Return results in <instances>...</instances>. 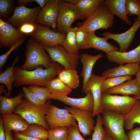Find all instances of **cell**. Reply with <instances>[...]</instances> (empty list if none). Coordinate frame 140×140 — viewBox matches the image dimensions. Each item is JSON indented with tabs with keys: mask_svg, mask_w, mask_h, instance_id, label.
Here are the masks:
<instances>
[{
	"mask_svg": "<svg viewBox=\"0 0 140 140\" xmlns=\"http://www.w3.org/2000/svg\"><path fill=\"white\" fill-rule=\"evenodd\" d=\"M64 69L62 66L54 62L47 68L39 67L31 71L24 70L19 66H16L14 68V85L16 87L28 85L46 87L47 82L55 78Z\"/></svg>",
	"mask_w": 140,
	"mask_h": 140,
	"instance_id": "cell-1",
	"label": "cell"
},
{
	"mask_svg": "<svg viewBox=\"0 0 140 140\" xmlns=\"http://www.w3.org/2000/svg\"><path fill=\"white\" fill-rule=\"evenodd\" d=\"M45 51L43 45L31 37L27 42L25 52V60L21 68L31 71L39 67L45 68L50 67L54 62Z\"/></svg>",
	"mask_w": 140,
	"mask_h": 140,
	"instance_id": "cell-2",
	"label": "cell"
},
{
	"mask_svg": "<svg viewBox=\"0 0 140 140\" xmlns=\"http://www.w3.org/2000/svg\"><path fill=\"white\" fill-rule=\"evenodd\" d=\"M51 105L50 100H48L44 105L38 106L23 99L15 108L13 113L20 115L30 124H36L41 125L47 130H50L45 116Z\"/></svg>",
	"mask_w": 140,
	"mask_h": 140,
	"instance_id": "cell-3",
	"label": "cell"
},
{
	"mask_svg": "<svg viewBox=\"0 0 140 140\" xmlns=\"http://www.w3.org/2000/svg\"><path fill=\"white\" fill-rule=\"evenodd\" d=\"M114 21V15L105 5H102L84 21L78 23L77 25L89 33L99 29L110 28L113 26Z\"/></svg>",
	"mask_w": 140,
	"mask_h": 140,
	"instance_id": "cell-4",
	"label": "cell"
},
{
	"mask_svg": "<svg viewBox=\"0 0 140 140\" xmlns=\"http://www.w3.org/2000/svg\"><path fill=\"white\" fill-rule=\"evenodd\" d=\"M138 100L133 96L128 95L120 96L102 93L100 104L104 110L124 116Z\"/></svg>",
	"mask_w": 140,
	"mask_h": 140,
	"instance_id": "cell-5",
	"label": "cell"
},
{
	"mask_svg": "<svg viewBox=\"0 0 140 140\" xmlns=\"http://www.w3.org/2000/svg\"><path fill=\"white\" fill-rule=\"evenodd\" d=\"M58 12L57 19V31L66 34L72 27L74 22L82 19L81 14L75 4L59 0Z\"/></svg>",
	"mask_w": 140,
	"mask_h": 140,
	"instance_id": "cell-6",
	"label": "cell"
},
{
	"mask_svg": "<svg viewBox=\"0 0 140 140\" xmlns=\"http://www.w3.org/2000/svg\"><path fill=\"white\" fill-rule=\"evenodd\" d=\"M102 122L107 135L113 140H129L124 129V116L104 110Z\"/></svg>",
	"mask_w": 140,
	"mask_h": 140,
	"instance_id": "cell-7",
	"label": "cell"
},
{
	"mask_svg": "<svg viewBox=\"0 0 140 140\" xmlns=\"http://www.w3.org/2000/svg\"><path fill=\"white\" fill-rule=\"evenodd\" d=\"M45 117L50 129L59 126L70 127L76 125V120L72 114L65 109L51 104Z\"/></svg>",
	"mask_w": 140,
	"mask_h": 140,
	"instance_id": "cell-8",
	"label": "cell"
},
{
	"mask_svg": "<svg viewBox=\"0 0 140 140\" xmlns=\"http://www.w3.org/2000/svg\"><path fill=\"white\" fill-rule=\"evenodd\" d=\"M52 61L57 62L64 68L76 69L80 59L79 54L70 53L61 45L49 47L44 46Z\"/></svg>",
	"mask_w": 140,
	"mask_h": 140,
	"instance_id": "cell-9",
	"label": "cell"
},
{
	"mask_svg": "<svg viewBox=\"0 0 140 140\" xmlns=\"http://www.w3.org/2000/svg\"><path fill=\"white\" fill-rule=\"evenodd\" d=\"M41 10L40 6L32 8L18 6L14 8L12 15L5 22L17 29L26 23L38 24L37 18Z\"/></svg>",
	"mask_w": 140,
	"mask_h": 140,
	"instance_id": "cell-10",
	"label": "cell"
},
{
	"mask_svg": "<svg viewBox=\"0 0 140 140\" xmlns=\"http://www.w3.org/2000/svg\"><path fill=\"white\" fill-rule=\"evenodd\" d=\"M43 46L52 47L62 45L66 36L64 34L50 29L49 27L38 24L34 31L28 34Z\"/></svg>",
	"mask_w": 140,
	"mask_h": 140,
	"instance_id": "cell-11",
	"label": "cell"
},
{
	"mask_svg": "<svg viewBox=\"0 0 140 140\" xmlns=\"http://www.w3.org/2000/svg\"><path fill=\"white\" fill-rule=\"evenodd\" d=\"M108 78L96 75L92 72L85 86L82 88V92L86 95L89 91L92 94L94 102V109L92 112L93 117L98 114L102 113L104 111L100 104L101 88L103 82Z\"/></svg>",
	"mask_w": 140,
	"mask_h": 140,
	"instance_id": "cell-12",
	"label": "cell"
},
{
	"mask_svg": "<svg viewBox=\"0 0 140 140\" xmlns=\"http://www.w3.org/2000/svg\"><path fill=\"white\" fill-rule=\"evenodd\" d=\"M58 100L71 107L80 110L93 112L94 109V102L92 92L89 91L83 98H74L68 97L62 93L51 94L48 100Z\"/></svg>",
	"mask_w": 140,
	"mask_h": 140,
	"instance_id": "cell-13",
	"label": "cell"
},
{
	"mask_svg": "<svg viewBox=\"0 0 140 140\" xmlns=\"http://www.w3.org/2000/svg\"><path fill=\"white\" fill-rule=\"evenodd\" d=\"M140 27V22L138 17L134 19L132 26L126 31L118 34L106 31L103 32L102 35L109 39H112L116 42L120 46L119 51L126 52L132 42L135 34Z\"/></svg>",
	"mask_w": 140,
	"mask_h": 140,
	"instance_id": "cell-14",
	"label": "cell"
},
{
	"mask_svg": "<svg viewBox=\"0 0 140 140\" xmlns=\"http://www.w3.org/2000/svg\"><path fill=\"white\" fill-rule=\"evenodd\" d=\"M64 108L72 114L77 121L80 131L83 136H90L92 131L94 130L95 127L92 112L66 106Z\"/></svg>",
	"mask_w": 140,
	"mask_h": 140,
	"instance_id": "cell-15",
	"label": "cell"
},
{
	"mask_svg": "<svg viewBox=\"0 0 140 140\" xmlns=\"http://www.w3.org/2000/svg\"><path fill=\"white\" fill-rule=\"evenodd\" d=\"M59 0H49L39 12L37 20L39 24L57 30Z\"/></svg>",
	"mask_w": 140,
	"mask_h": 140,
	"instance_id": "cell-16",
	"label": "cell"
},
{
	"mask_svg": "<svg viewBox=\"0 0 140 140\" xmlns=\"http://www.w3.org/2000/svg\"><path fill=\"white\" fill-rule=\"evenodd\" d=\"M24 34L0 18V47H10Z\"/></svg>",
	"mask_w": 140,
	"mask_h": 140,
	"instance_id": "cell-17",
	"label": "cell"
},
{
	"mask_svg": "<svg viewBox=\"0 0 140 140\" xmlns=\"http://www.w3.org/2000/svg\"><path fill=\"white\" fill-rule=\"evenodd\" d=\"M106 54L107 58L109 61L118 65L126 63H139L140 44L135 48L128 52L114 51Z\"/></svg>",
	"mask_w": 140,
	"mask_h": 140,
	"instance_id": "cell-18",
	"label": "cell"
},
{
	"mask_svg": "<svg viewBox=\"0 0 140 140\" xmlns=\"http://www.w3.org/2000/svg\"><path fill=\"white\" fill-rule=\"evenodd\" d=\"M2 117L3 127L6 132H21L30 125L20 115L16 113L3 114Z\"/></svg>",
	"mask_w": 140,
	"mask_h": 140,
	"instance_id": "cell-19",
	"label": "cell"
},
{
	"mask_svg": "<svg viewBox=\"0 0 140 140\" xmlns=\"http://www.w3.org/2000/svg\"><path fill=\"white\" fill-rule=\"evenodd\" d=\"M140 68L139 63L120 65L117 67L108 69L102 74V76L108 78L135 75Z\"/></svg>",
	"mask_w": 140,
	"mask_h": 140,
	"instance_id": "cell-20",
	"label": "cell"
},
{
	"mask_svg": "<svg viewBox=\"0 0 140 140\" xmlns=\"http://www.w3.org/2000/svg\"><path fill=\"white\" fill-rule=\"evenodd\" d=\"M104 93L109 94H120L128 95H131L140 96V86L135 78L111 88Z\"/></svg>",
	"mask_w": 140,
	"mask_h": 140,
	"instance_id": "cell-21",
	"label": "cell"
},
{
	"mask_svg": "<svg viewBox=\"0 0 140 140\" xmlns=\"http://www.w3.org/2000/svg\"><path fill=\"white\" fill-rule=\"evenodd\" d=\"M87 39L90 48L104 52L106 53L114 51H118L119 48L108 43L109 39L105 37H100L95 34V32L87 33Z\"/></svg>",
	"mask_w": 140,
	"mask_h": 140,
	"instance_id": "cell-22",
	"label": "cell"
},
{
	"mask_svg": "<svg viewBox=\"0 0 140 140\" xmlns=\"http://www.w3.org/2000/svg\"><path fill=\"white\" fill-rule=\"evenodd\" d=\"M103 56V54L101 53L95 55L85 53L80 55V61L83 66L82 71L80 74L83 79L82 87L85 86L92 73L94 64L98 59Z\"/></svg>",
	"mask_w": 140,
	"mask_h": 140,
	"instance_id": "cell-23",
	"label": "cell"
},
{
	"mask_svg": "<svg viewBox=\"0 0 140 140\" xmlns=\"http://www.w3.org/2000/svg\"><path fill=\"white\" fill-rule=\"evenodd\" d=\"M125 0H104L102 5H105L113 15H116L126 24L130 25V20L125 8Z\"/></svg>",
	"mask_w": 140,
	"mask_h": 140,
	"instance_id": "cell-24",
	"label": "cell"
},
{
	"mask_svg": "<svg viewBox=\"0 0 140 140\" xmlns=\"http://www.w3.org/2000/svg\"><path fill=\"white\" fill-rule=\"evenodd\" d=\"M57 78L72 89H76L80 82L76 69L64 68L58 74Z\"/></svg>",
	"mask_w": 140,
	"mask_h": 140,
	"instance_id": "cell-25",
	"label": "cell"
},
{
	"mask_svg": "<svg viewBox=\"0 0 140 140\" xmlns=\"http://www.w3.org/2000/svg\"><path fill=\"white\" fill-rule=\"evenodd\" d=\"M104 0H80L75 6L80 11L82 19L86 18L95 12Z\"/></svg>",
	"mask_w": 140,
	"mask_h": 140,
	"instance_id": "cell-26",
	"label": "cell"
},
{
	"mask_svg": "<svg viewBox=\"0 0 140 140\" xmlns=\"http://www.w3.org/2000/svg\"><path fill=\"white\" fill-rule=\"evenodd\" d=\"M19 59L18 56H16L12 65L0 73V83L5 85L7 89V93L5 94L6 97H9L13 90L12 85L15 81L14 68Z\"/></svg>",
	"mask_w": 140,
	"mask_h": 140,
	"instance_id": "cell-27",
	"label": "cell"
},
{
	"mask_svg": "<svg viewBox=\"0 0 140 140\" xmlns=\"http://www.w3.org/2000/svg\"><path fill=\"white\" fill-rule=\"evenodd\" d=\"M24 97L22 91L17 96L9 98L0 95V114H10L13 113L15 108L18 105Z\"/></svg>",
	"mask_w": 140,
	"mask_h": 140,
	"instance_id": "cell-28",
	"label": "cell"
},
{
	"mask_svg": "<svg viewBox=\"0 0 140 140\" xmlns=\"http://www.w3.org/2000/svg\"><path fill=\"white\" fill-rule=\"evenodd\" d=\"M124 125L127 130L133 129L135 124H140V100L133 106L129 112L124 116Z\"/></svg>",
	"mask_w": 140,
	"mask_h": 140,
	"instance_id": "cell-29",
	"label": "cell"
},
{
	"mask_svg": "<svg viewBox=\"0 0 140 140\" xmlns=\"http://www.w3.org/2000/svg\"><path fill=\"white\" fill-rule=\"evenodd\" d=\"M78 27H72L67 32L65 39L61 45L68 52L79 54V49L76 38V32Z\"/></svg>",
	"mask_w": 140,
	"mask_h": 140,
	"instance_id": "cell-30",
	"label": "cell"
},
{
	"mask_svg": "<svg viewBox=\"0 0 140 140\" xmlns=\"http://www.w3.org/2000/svg\"><path fill=\"white\" fill-rule=\"evenodd\" d=\"M21 133L26 136L43 140H47L48 138V131L41 125L36 124H30Z\"/></svg>",
	"mask_w": 140,
	"mask_h": 140,
	"instance_id": "cell-31",
	"label": "cell"
},
{
	"mask_svg": "<svg viewBox=\"0 0 140 140\" xmlns=\"http://www.w3.org/2000/svg\"><path fill=\"white\" fill-rule=\"evenodd\" d=\"M46 87L51 94L62 93L68 95L72 90V89L69 87L57 78L49 81Z\"/></svg>",
	"mask_w": 140,
	"mask_h": 140,
	"instance_id": "cell-32",
	"label": "cell"
},
{
	"mask_svg": "<svg viewBox=\"0 0 140 140\" xmlns=\"http://www.w3.org/2000/svg\"><path fill=\"white\" fill-rule=\"evenodd\" d=\"M132 79L130 76H125L108 78L103 82L101 86L102 93H104L108 89L118 86L125 81Z\"/></svg>",
	"mask_w": 140,
	"mask_h": 140,
	"instance_id": "cell-33",
	"label": "cell"
},
{
	"mask_svg": "<svg viewBox=\"0 0 140 140\" xmlns=\"http://www.w3.org/2000/svg\"><path fill=\"white\" fill-rule=\"evenodd\" d=\"M69 127L59 126L48 131V140H67Z\"/></svg>",
	"mask_w": 140,
	"mask_h": 140,
	"instance_id": "cell-34",
	"label": "cell"
},
{
	"mask_svg": "<svg viewBox=\"0 0 140 140\" xmlns=\"http://www.w3.org/2000/svg\"><path fill=\"white\" fill-rule=\"evenodd\" d=\"M96 122L92 140H106V134L103 127L102 116L100 114L97 115Z\"/></svg>",
	"mask_w": 140,
	"mask_h": 140,
	"instance_id": "cell-35",
	"label": "cell"
},
{
	"mask_svg": "<svg viewBox=\"0 0 140 140\" xmlns=\"http://www.w3.org/2000/svg\"><path fill=\"white\" fill-rule=\"evenodd\" d=\"M14 1L12 0H0V16L3 20H6L12 11L14 6Z\"/></svg>",
	"mask_w": 140,
	"mask_h": 140,
	"instance_id": "cell-36",
	"label": "cell"
},
{
	"mask_svg": "<svg viewBox=\"0 0 140 140\" xmlns=\"http://www.w3.org/2000/svg\"><path fill=\"white\" fill-rule=\"evenodd\" d=\"M76 32V38L79 50L87 49L89 48L87 39V33L82 29L78 27Z\"/></svg>",
	"mask_w": 140,
	"mask_h": 140,
	"instance_id": "cell-37",
	"label": "cell"
},
{
	"mask_svg": "<svg viewBox=\"0 0 140 140\" xmlns=\"http://www.w3.org/2000/svg\"><path fill=\"white\" fill-rule=\"evenodd\" d=\"M28 89L34 93L40 100L44 104L48 100V97L51 94L46 87H40L35 86H30Z\"/></svg>",
	"mask_w": 140,
	"mask_h": 140,
	"instance_id": "cell-38",
	"label": "cell"
},
{
	"mask_svg": "<svg viewBox=\"0 0 140 140\" xmlns=\"http://www.w3.org/2000/svg\"><path fill=\"white\" fill-rule=\"evenodd\" d=\"M125 6L127 14L129 16L140 15V0H125Z\"/></svg>",
	"mask_w": 140,
	"mask_h": 140,
	"instance_id": "cell-39",
	"label": "cell"
},
{
	"mask_svg": "<svg viewBox=\"0 0 140 140\" xmlns=\"http://www.w3.org/2000/svg\"><path fill=\"white\" fill-rule=\"evenodd\" d=\"M27 36L25 34L24 36L17 40L11 46L10 49L5 53L0 56V69H1L5 64L7 59L11 53L17 50L23 44Z\"/></svg>",
	"mask_w": 140,
	"mask_h": 140,
	"instance_id": "cell-40",
	"label": "cell"
},
{
	"mask_svg": "<svg viewBox=\"0 0 140 140\" xmlns=\"http://www.w3.org/2000/svg\"><path fill=\"white\" fill-rule=\"evenodd\" d=\"M22 91L26 99L30 102L38 106H42L45 104L34 93L30 91L27 87L23 86L22 88Z\"/></svg>",
	"mask_w": 140,
	"mask_h": 140,
	"instance_id": "cell-41",
	"label": "cell"
},
{
	"mask_svg": "<svg viewBox=\"0 0 140 140\" xmlns=\"http://www.w3.org/2000/svg\"><path fill=\"white\" fill-rule=\"evenodd\" d=\"M80 131L78 125L77 124L69 127L67 140H86L82 136Z\"/></svg>",
	"mask_w": 140,
	"mask_h": 140,
	"instance_id": "cell-42",
	"label": "cell"
},
{
	"mask_svg": "<svg viewBox=\"0 0 140 140\" xmlns=\"http://www.w3.org/2000/svg\"><path fill=\"white\" fill-rule=\"evenodd\" d=\"M38 24L34 23H26L22 25L18 29L21 33L27 36L34 31Z\"/></svg>",
	"mask_w": 140,
	"mask_h": 140,
	"instance_id": "cell-43",
	"label": "cell"
},
{
	"mask_svg": "<svg viewBox=\"0 0 140 140\" xmlns=\"http://www.w3.org/2000/svg\"><path fill=\"white\" fill-rule=\"evenodd\" d=\"M129 140H140V127L130 130L127 133Z\"/></svg>",
	"mask_w": 140,
	"mask_h": 140,
	"instance_id": "cell-44",
	"label": "cell"
},
{
	"mask_svg": "<svg viewBox=\"0 0 140 140\" xmlns=\"http://www.w3.org/2000/svg\"><path fill=\"white\" fill-rule=\"evenodd\" d=\"M14 135L16 140H43L26 136L20 132H15Z\"/></svg>",
	"mask_w": 140,
	"mask_h": 140,
	"instance_id": "cell-45",
	"label": "cell"
},
{
	"mask_svg": "<svg viewBox=\"0 0 140 140\" xmlns=\"http://www.w3.org/2000/svg\"><path fill=\"white\" fill-rule=\"evenodd\" d=\"M5 131L3 125V121L2 116L0 119V140H6Z\"/></svg>",
	"mask_w": 140,
	"mask_h": 140,
	"instance_id": "cell-46",
	"label": "cell"
},
{
	"mask_svg": "<svg viewBox=\"0 0 140 140\" xmlns=\"http://www.w3.org/2000/svg\"><path fill=\"white\" fill-rule=\"evenodd\" d=\"M37 0H18V6H25L28 5L29 3L36 2Z\"/></svg>",
	"mask_w": 140,
	"mask_h": 140,
	"instance_id": "cell-47",
	"label": "cell"
},
{
	"mask_svg": "<svg viewBox=\"0 0 140 140\" xmlns=\"http://www.w3.org/2000/svg\"><path fill=\"white\" fill-rule=\"evenodd\" d=\"M5 133L6 140H16L14 135H13L11 133L5 132Z\"/></svg>",
	"mask_w": 140,
	"mask_h": 140,
	"instance_id": "cell-48",
	"label": "cell"
},
{
	"mask_svg": "<svg viewBox=\"0 0 140 140\" xmlns=\"http://www.w3.org/2000/svg\"><path fill=\"white\" fill-rule=\"evenodd\" d=\"M136 78L138 83L140 86V68L135 75Z\"/></svg>",
	"mask_w": 140,
	"mask_h": 140,
	"instance_id": "cell-49",
	"label": "cell"
},
{
	"mask_svg": "<svg viewBox=\"0 0 140 140\" xmlns=\"http://www.w3.org/2000/svg\"><path fill=\"white\" fill-rule=\"evenodd\" d=\"M80 0H64L65 2L71 4H75L78 2Z\"/></svg>",
	"mask_w": 140,
	"mask_h": 140,
	"instance_id": "cell-50",
	"label": "cell"
},
{
	"mask_svg": "<svg viewBox=\"0 0 140 140\" xmlns=\"http://www.w3.org/2000/svg\"><path fill=\"white\" fill-rule=\"evenodd\" d=\"M6 89L4 88V87L3 85H2L0 86V95L3 93H5V94L6 93Z\"/></svg>",
	"mask_w": 140,
	"mask_h": 140,
	"instance_id": "cell-51",
	"label": "cell"
},
{
	"mask_svg": "<svg viewBox=\"0 0 140 140\" xmlns=\"http://www.w3.org/2000/svg\"><path fill=\"white\" fill-rule=\"evenodd\" d=\"M106 140H113L109 136L106 134Z\"/></svg>",
	"mask_w": 140,
	"mask_h": 140,
	"instance_id": "cell-52",
	"label": "cell"
},
{
	"mask_svg": "<svg viewBox=\"0 0 140 140\" xmlns=\"http://www.w3.org/2000/svg\"><path fill=\"white\" fill-rule=\"evenodd\" d=\"M132 96L137 98L139 100H140V96Z\"/></svg>",
	"mask_w": 140,
	"mask_h": 140,
	"instance_id": "cell-53",
	"label": "cell"
},
{
	"mask_svg": "<svg viewBox=\"0 0 140 140\" xmlns=\"http://www.w3.org/2000/svg\"><path fill=\"white\" fill-rule=\"evenodd\" d=\"M138 17V18L139 20V21L140 22V15Z\"/></svg>",
	"mask_w": 140,
	"mask_h": 140,
	"instance_id": "cell-54",
	"label": "cell"
},
{
	"mask_svg": "<svg viewBox=\"0 0 140 140\" xmlns=\"http://www.w3.org/2000/svg\"><path fill=\"white\" fill-rule=\"evenodd\" d=\"M139 64H140V62H139Z\"/></svg>",
	"mask_w": 140,
	"mask_h": 140,
	"instance_id": "cell-55",
	"label": "cell"
}]
</instances>
